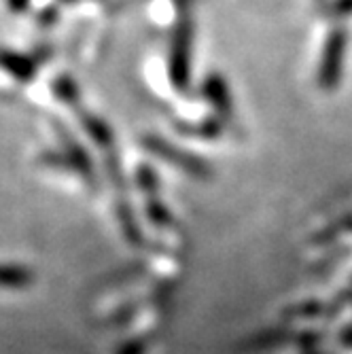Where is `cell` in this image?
Listing matches in <instances>:
<instances>
[{"label": "cell", "instance_id": "1", "mask_svg": "<svg viewBox=\"0 0 352 354\" xmlns=\"http://www.w3.org/2000/svg\"><path fill=\"white\" fill-rule=\"evenodd\" d=\"M35 280L32 272L26 266L17 263H0V288H9V291H21L28 288Z\"/></svg>", "mask_w": 352, "mask_h": 354}]
</instances>
